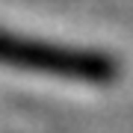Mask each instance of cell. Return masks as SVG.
Returning a JSON list of instances; mask_svg holds the SVG:
<instances>
[{"instance_id": "6da1fadb", "label": "cell", "mask_w": 133, "mask_h": 133, "mask_svg": "<svg viewBox=\"0 0 133 133\" xmlns=\"http://www.w3.org/2000/svg\"><path fill=\"white\" fill-rule=\"evenodd\" d=\"M0 65H12L21 71H36L48 77L77 83H109L118 74L112 56L95 50H77V48H59L38 38H24L15 33H0Z\"/></svg>"}]
</instances>
